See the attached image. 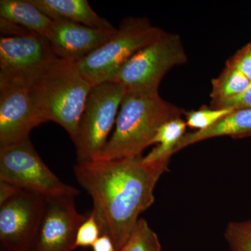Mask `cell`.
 Segmentation results:
<instances>
[{
  "mask_svg": "<svg viewBox=\"0 0 251 251\" xmlns=\"http://www.w3.org/2000/svg\"><path fill=\"white\" fill-rule=\"evenodd\" d=\"M0 181L44 196L79 194L46 166L29 138L0 147Z\"/></svg>",
  "mask_w": 251,
  "mask_h": 251,
  "instance_id": "cell-8",
  "label": "cell"
},
{
  "mask_svg": "<svg viewBox=\"0 0 251 251\" xmlns=\"http://www.w3.org/2000/svg\"><path fill=\"white\" fill-rule=\"evenodd\" d=\"M185 113L183 109L163 100L158 91L126 92L115 129L96 161L141 156L163 124Z\"/></svg>",
  "mask_w": 251,
  "mask_h": 251,
  "instance_id": "cell-2",
  "label": "cell"
},
{
  "mask_svg": "<svg viewBox=\"0 0 251 251\" xmlns=\"http://www.w3.org/2000/svg\"><path fill=\"white\" fill-rule=\"evenodd\" d=\"M225 238L232 251H251V220L229 223Z\"/></svg>",
  "mask_w": 251,
  "mask_h": 251,
  "instance_id": "cell-19",
  "label": "cell"
},
{
  "mask_svg": "<svg viewBox=\"0 0 251 251\" xmlns=\"http://www.w3.org/2000/svg\"><path fill=\"white\" fill-rule=\"evenodd\" d=\"M92 87L74 63L57 58L29 87V93L44 122L58 124L74 142Z\"/></svg>",
  "mask_w": 251,
  "mask_h": 251,
  "instance_id": "cell-3",
  "label": "cell"
},
{
  "mask_svg": "<svg viewBox=\"0 0 251 251\" xmlns=\"http://www.w3.org/2000/svg\"><path fill=\"white\" fill-rule=\"evenodd\" d=\"M120 251H161V245L148 221L140 219L130 239Z\"/></svg>",
  "mask_w": 251,
  "mask_h": 251,
  "instance_id": "cell-18",
  "label": "cell"
},
{
  "mask_svg": "<svg viewBox=\"0 0 251 251\" xmlns=\"http://www.w3.org/2000/svg\"><path fill=\"white\" fill-rule=\"evenodd\" d=\"M100 235L101 231L92 211L77 229L75 248L93 247Z\"/></svg>",
  "mask_w": 251,
  "mask_h": 251,
  "instance_id": "cell-21",
  "label": "cell"
},
{
  "mask_svg": "<svg viewBox=\"0 0 251 251\" xmlns=\"http://www.w3.org/2000/svg\"><path fill=\"white\" fill-rule=\"evenodd\" d=\"M0 17L49 40L53 21L30 0H1Z\"/></svg>",
  "mask_w": 251,
  "mask_h": 251,
  "instance_id": "cell-15",
  "label": "cell"
},
{
  "mask_svg": "<svg viewBox=\"0 0 251 251\" xmlns=\"http://www.w3.org/2000/svg\"><path fill=\"white\" fill-rule=\"evenodd\" d=\"M43 123L29 88L0 82V147L28 139L31 130Z\"/></svg>",
  "mask_w": 251,
  "mask_h": 251,
  "instance_id": "cell-11",
  "label": "cell"
},
{
  "mask_svg": "<svg viewBox=\"0 0 251 251\" xmlns=\"http://www.w3.org/2000/svg\"><path fill=\"white\" fill-rule=\"evenodd\" d=\"M92 248L93 251H116L111 238L107 234H101Z\"/></svg>",
  "mask_w": 251,
  "mask_h": 251,
  "instance_id": "cell-24",
  "label": "cell"
},
{
  "mask_svg": "<svg viewBox=\"0 0 251 251\" xmlns=\"http://www.w3.org/2000/svg\"><path fill=\"white\" fill-rule=\"evenodd\" d=\"M186 122L180 117L163 124L151 141V145H158L143 157V161L146 163L170 161L172 155L175 153L176 145L186 134Z\"/></svg>",
  "mask_w": 251,
  "mask_h": 251,
  "instance_id": "cell-16",
  "label": "cell"
},
{
  "mask_svg": "<svg viewBox=\"0 0 251 251\" xmlns=\"http://www.w3.org/2000/svg\"><path fill=\"white\" fill-rule=\"evenodd\" d=\"M126 94L125 87L105 82L91 89L74 141L77 163L96 161L116 123L118 109Z\"/></svg>",
  "mask_w": 251,
  "mask_h": 251,
  "instance_id": "cell-6",
  "label": "cell"
},
{
  "mask_svg": "<svg viewBox=\"0 0 251 251\" xmlns=\"http://www.w3.org/2000/svg\"><path fill=\"white\" fill-rule=\"evenodd\" d=\"M211 107L213 108L230 109L232 110L251 109V83L247 90L239 96L224 101L211 104Z\"/></svg>",
  "mask_w": 251,
  "mask_h": 251,
  "instance_id": "cell-23",
  "label": "cell"
},
{
  "mask_svg": "<svg viewBox=\"0 0 251 251\" xmlns=\"http://www.w3.org/2000/svg\"><path fill=\"white\" fill-rule=\"evenodd\" d=\"M226 135L234 138L251 136V109L233 110L207 129L186 133L176 145L175 153L193 144Z\"/></svg>",
  "mask_w": 251,
  "mask_h": 251,
  "instance_id": "cell-14",
  "label": "cell"
},
{
  "mask_svg": "<svg viewBox=\"0 0 251 251\" xmlns=\"http://www.w3.org/2000/svg\"><path fill=\"white\" fill-rule=\"evenodd\" d=\"M0 82L31 87L58 57L47 39L1 18Z\"/></svg>",
  "mask_w": 251,
  "mask_h": 251,
  "instance_id": "cell-4",
  "label": "cell"
},
{
  "mask_svg": "<svg viewBox=\"0 0 251 251\" xmlns=\"http://www.w3.org/2000/svg\"><path fill=\"white\" fill-rule=\"evenodd\" d=\"M116 31L87 27L66 20H54L48 41L58 58L75 64L110 40Z\"/></svg>",
  "mask_w": 251,
  "mask_h": 251,
  "instance_id": "cell-12",
  "label": "cell"
},
{
  "mask_svg": "<svg viewBox=\"0 0 251 251\" xmlns=\"http://www.w3.org/2000/svg\"><path fill=\"white\" fill-rule=\"evenodd\" d=\"M163 33L146 18H126L110 40L75 63V66L92 87L110 82L137 52L154 42Z\"/></svg>",
  "mask_w": 251,
  "mask_h": 251,
  "instance_id": "cell-5",
  "label": "cell"
},
{
  "mask_svg": "<svg viewBox=\"0 0 251 251\" xmlns=\"http://www.w3.org/2000/svg\"><path fill=\"white\" fill-rule=\"evenodd\" d=\"M251 81L237 69L226 64L221 75L213 79L211 104L224 101L243 93L250 86Z\"/></svg>",
  "mask_w": 251,
  "mask_h": 251,
  "instance_id": "cell-17",
  "label": "cell"
},
{
  "mask_svg": "<svg viewBox=\"0 0 251 251\" xmlns=\"http://www.w3.org/2000/svg\"><path fill=\"white\" fill-rule=\"evenodd\" d=\"M52 21L62 19L101 29H115L111 23L99 16L87 0H30Z\"/></svg>",
  "mask_w": 251,
  "mask_h": 251,
  "instance_id": "cell-13",
  "label": "cell"
},
{
  "mask_svg": "<svg viewBox=\"0 0 251 251\" xmlns=\"http://www.w3.org/2000/svg\"><path fill=\"white\" fill-rule=\"evenodd\" d=\"M186 62L179 36L164 31L154 42L137 52L110 82L120 84L126 92L158 91L167 72Z\"/></svg>",
  "mask_w": 251,
  "mask_h": 251,
  "instance_id": "cell-7",
  "label": "cell"
},
{
  "mask_svg": "<svg viewBox=\"0 0 251 251\" xmlns=\"http://www.w3.org/2000/svg\"><path fill=\"white\" fill-rule=\"evenodd\" d=\"M170 161L146 163L142 156L77 163L74 174L93 201L101 234L120 251L135 230L139 216L154 202L155 186Z\"/></svg>",
  "mask_w": 251,
  "mask_h": 251,
  "instance_id": "cell-1",
  "label": "cell"
},
{
  "mask_svg": "<svg viewBox=\"0 0 251 251\" xmlns=\"http://www.w3.org/2000/svg\"><path fill=\"white\" fill-rule=\"evenodd\" d=\"M44 203V196L22 188L0 202V241L5 250H30Z\"/></svg>",
  "mask_w": 251,
  "mask_h": 251,
  "instance_id": "cell-9",
  "label": "cell"
},
{
  "mask_svg": "<svg viewBox=\"0 0 251 251\" xmlns=\"http://www.w3.org/2000/svg\"><path fill=\"white\" fill-rule=\"evenodd\" d=\"M226 64L237 69L251 81V44L239 50Z\"/></svg>",
  "mask_w": 251,
  "mask_h": 251,
  "instance_id": "cell-22",
  "label": "cell"
},
{
  "mask_svg": "<svg viewBox=\"0 0 251 251\" xmlns=\"http://www.w3.org/2000/svg\"><path fill=\"white\" fill-rule=\"evenodd\" d=\"M74 196H44L39 227L29 251H72L77 229L87 216L79 214Z\"/></svg>",
  "mask_w": 251,
  "mask_h": 251,
  "instance_id": "cell-10",
  "label": "cell"
},
{
  "mask_svg": "<svg viewBox=\"0 0 251 251\" xmlns=\"http://www.w3.org/2000/svg\"><path fill=\"white\" fill-rule=\"evenodd\" d=\"M233 111L230 109H218L202 106L198 110L186 112L187 126L198 130H205L215 125L223 117Z\"/></svg>",
  "mask_w": 251,
  "mask_h": 251,
  "instance_id": "cell-20",
  "label": "cell"
}]
</instances>
